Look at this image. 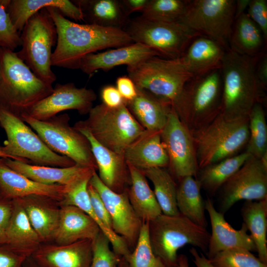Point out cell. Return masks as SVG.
<instances>
[{"mask_svg":"<svg viewBox=\"0 0 267 267\" xmlns=\"http://www.w3.org/2000/svg\"><path fill=\"white\" fill-rule=\"evenodd\" d=\"M56 29V45L51 56V65L79 69L87 55L111 47L134 43L122 29L79 24L70 21L56 8H46Z\"/></svg>","mask_w":267,"mask_h":267,"instance_id":"6da1fadb","label":"cell"},{"mask_svg":"<svg viewBox=\"0 0 267 267\" xmlns=\"http://www.w3.org/2000/svg\"><path fill=\"white\" fill-rule=\"evenodd\" d=\"M261 56L251 57L230 49L225 50L221 67L220 113L223 115L229 118L248 117L254 105L262 103L265 90L258 82L255 71Z\"/></svg>","mask_w":267,"mask_h":267,"instance_id":"7a4b0ae2","label":"cell"},{"mask_svg":"<svg viewBox=\"0 0 267 267\" xmlns=\"http://www.w3.org/2000/svg\"><path fill=\"white\" fill-rule=\"evenodd\" d=\"M17 55L0 48V105L21 115L53 91Z\"/></svg>","mask_w":267,"mask_h":267,"instance_id":"3957f363","label":"cell"},{"mask_svg":"<svg viewBox=\"0 0 267 267\" xmlns=\"http://www.w3.org/2000/svg\"><path fill=\"white\" fill-rule=\"evenodd\" d=\"M199 169L236 155L247 145L248 117L229 118L220 113L191 132Z\"/></svg>","mask_w":267,"mask_h":267,"instance_id":"277c9868","label":"cell"},{"mask_svg":"<svg viewBox=\"0 0 267 267\" xmlns=\"http://www.w3.org/2000/svg\"><path fill=\"white\" fill-rule=\"evenodd\" d=\"M148 224L152 250L166 267H177L178 251L186 245L207 253L210 233L181 214H161Z\"/></svg>","mask_w":267,"mask_h":267,"instance_id":"5b68a950","label":"cell"},{"mask_svg":"<svg viewBox=\"0 0 267 267\" xmlns=\"http://www.w3.org/2000/svg\"><path fill=\"white\" fill-rule=\"evenodd\" d=\"M0 126L7 136L2 150L11 159L32 165L55 167L76 165L70 158L50 150L22 120L20 115L0 105Z\"/></svg>","mask_w":267,"mask_h":267,"instance_id":"8992f818","label":"cell"},{"mask_svg":"<svg viewBox=\"0 0 267 267\" xmlns=\"http://www.w3.org/2000/svg\"><path fill=\"white\" fill-rule=\"evenodd\" d=\"M222 94L220 68L192 78L185 85L173 107L192 132L210 122L220 113Z\"/></svg>","mask_w":267,"mask_h":267,"instance_id":"52a82bcc","label":"cell"},{"mask_svg":"<svg viewBox=\"0 0 267 267\" xmlns=\"http://www.w3.org/2000/svg\"><path fill=\"white\" fill-rule=\"evenodd\" d=\"M136 88L170 102L174 107L193 75L179 58L154 56L127 67Z\"/></svg>","mask_w":267,"mask_h":267,"instance_id":"ba28073f","label":"cell"},{"mask_svg":"<svg viewBox=\"0 0 267 267\" xmlns=\"http://www.w3.org/2000/svg\"><path fill=\"white\" fill-rule=\"evenodd\" d=\"M88 114L86 120L77 123L87 129L101 144L120 154L147 131L125 103L115 108L101 103L92 107Z\"/></svg>","mask_w":267,"mask_h":267,"instance_id":"9c48e42d","label":"cell"},{"mask_svg":"<svg viewBox=\"0 0 267 267\" xmlns=\"http://www.w3.org/2000/svg\"><path fill=\"white\" fill-rule=\"evenodd\" d=\"M21 33L18 56L38 78L52 85L56 76L51 70L52 48L56 44L57 32L46 8L30 17Z\"/></svg>","mask_w":267,"mask_h":267,"instance_id":"30bf717a","label":"cell"},{"mask_svg":"<svg viewBox=\"0 0 267 267\" xmlns=\"http://www.w3.org/2000/svg\"><path fill=\"white\" fill-rule=\"evenodd\" d=\"M21 117L50 150L70 158L76 165L97 169L88 139L70 126L68 114L57 115L44 121L35 119L26 113L22 114Z\"/></svg>","mask_w":267,"mask_h":267,"instance_id":"8fae6325","label":"cell"},{"mask_svg":"<svg viewBox=\"0 0 267 267\" xmlns=\"http://www.w3.org/2000/svg\"><path fill=\"white\" fill-rule=\"evenodd\" d=\"M124 30L134 43L158 52L162 57L179 58L192 40L200 35L179 22L151 20L140 16L128 23Z\"/></svg>","mask_w":267,"mask_h":267,"instance_id":"7c38bea8","label":"cell"},{"mask_svg":"<svg viewBox=\"0 0 267 267\" xmlns=\"http://www.w3.org/2000/svg\"><path fill=\"white\" fill-rule=\"evenodd\" d=\"M235 9L234 0H189L180 22L227 50Z\"/></svg>","mask_w":267,"mask_h":267,"instance_id":"4fadbf2b","label":"cell"},{"mask_svg":"<svg viewBox=\"0 0 267 267\" xmlns=\"http://www.w3.org/2000/svg\"><path fill=\"white\" fill-rule=\"evenodd\" d=\"M160 135L173 177L178 180L187 176L196 178L199 168L192 134L173 106Z\"/></svg>","mask_w":267,"mask_h":267,"instance_id":"5bb4252c","label":"cell"},{"mask_svg":"<svg viewBox=\"0 0 267 267\" xmlns=\"http://www.w3.org/2000/svg\"><path fill=\"white\" fill-rule=\"evenodd\" d=\"M220 189L217 210L223 215L240 200L267 199V169L251 156Z\"/></svg>","mask_w":267,"mask_h":267,"instance_id":"9a60e30c","label":"cell"},{"mask_svg":"<svg viewBox=\"0 0 267 267\" xmlns=\"http://www.w3.org/2000/svg\"><path fill=\"white\" fill-rule=\"evenodd\" d=\"M89 183L103 201L111 219L112 230L125 240L132 251L136 244L143 222L130 203L127 189L121 193L112 191L101 181L96 171Z\"/></svg>","mask_w":267,"mask_h":267,"instance_id":"2e32d148","label":"cell"},{"mask_svg":"<svg viewBox=\"0 0 267 267\" xmlns=\"http://www.w3.org/2000/svg\"><path fill=\"white\" fill-rule=\"evenodd\" d=\"M96 98L95 92L90 89L77 88L72 83L57 84L50 94L24 113L41 121L47 120L67 110H76L80 114H86L93 107Z\"/></svg>","mask_w":267,"mask_h":267,"instance_id":"e0dca14e","label":"cell"},{"mask_svg":"<svg viewBox=\"0 0 267 267\" xmlns=\"http://www.w3.org/2000/svg\"><path fill=\"white\" fill-rule=\"evenodd\" d=\"M74 127L88 139L98 170V177L109 189L121 193L130 182L127 164L124 155L116 153L99 143L89 131L77 122Z\"/></svg>","mask_w":267,"mask_h":267,"instance_id":"ac0fdd59","label":"cell"},{"mask_svg":"<svg viewBox=\"0 0 267 267\" xmlns=\"http://www.w3.org/2000/svg\"><path fill=\"white\" fill-rule=\"evenodd\" d=\"M205 204L212 228L206 253L208 259L221 252L232 249L241 248L256 252L255 245L243 223L240 229L233 228L226 221L224 215L216 209L211 198L207 197Z\"/></svg>","mask_w":267,"mask_h":267,"instance_id":"d6986e66","label":"cell"},{"mask_svg":"<svg viewBox=\"0 0 267 267\" xmlns=\"http://www.w3.org/2000/svg\"><path fill=\"white\" fill-rule=\"evenodd\" d=\"M31 257L40 267H90L92 241L43 243Z\"/></svg>","mask_w":267,"mask_h":267,"instance_id":"ffe728a7","label":"cell"},{"mask_svg":"<svg viewBox=\"0 0 267 267\" xmlns=\"http://www.w3.org/2000/svg\"><path fill=\"white\" fill-rule=\"evenodd\" d=\"M154 56L161 57L151 47L134 43L103 52L89 54L81 60L79 69L90 75L97 70L107 71L119 65L134 66Z\"/></svg>","mask_w":267,"mask_h":267,"instance_id":"44dd1931","label":"cell"},{"mask_svg":"<svg viewBox=\"0 0 267 267\" xmlns=\"http://www.w3.org/2000/svg\"><path fill=\"white\" fill-rule=\"evenodd\" d=\"M66 186L47 185L35 181L7 166L0 158V193L2 198L14 200L31 195L51 198L59 202Z\"/></svg>","mask_w":267,"mask_h":267,"instance_id":"7402d4cb","label":"cell"},{"mask_svg":"<svg viewBox=\"0 0 267 267\" xmlns=\"http://www.w3.org/2000/svg\"><path fill=\"white\" fill-rule=\"evenodd\" d=\"M16 199L22 207L42 244L52 242L60 218L59 202L41 195Z\"/></svg>","mask_w":267,"mask_h":267,"instance_id":"603a6c76","label":"cell"},{"mask_svg":"<svg viewBox=\"0 0 267 267\" xmlns=\"http://www.w3.org/2000/svg\"><path fill=\"white\" fill-rule=\"evenodd\" d=\"M2 159L12 170L35 181L47 185L68 186L96 171L94 169L76 164L68 167H55L32 165L7 158Z\"/></svg>","mask_w":267,"mask_h":267,"instance_id":"cb8c5ba5","label":"cell"},{"mask_svg":"<svg viewBox=\"0 0 267 267\" xmlns=\"http://www.w3.org/2000/svg\"><path fill=\"white\" fill-rule=\"evenodd\" d=\"M100 231L93 220L79 208L60 205L59 222L52 242L68 244L82 240L93 241Z\"/></svg>","mask_w":267,"mask_h":267,"instance_id":"d4e9b609","label":"cell"},{"mask_svg":"<svg viewBox=\"0 0 267 267\" xmlns=\"http://www.w3.org/2000/svg\"><path fill=\"white\" fill-rule=\"evenodd\" d=\"M225 50L214 40L198 35L179 58L193 76L196 77L221 68Z\"/></svg>","mask_w":267,"mask_h":267,"instance_id":"484cf974","label":"cell"},{"mask_svg":"<svg viewBox=\"0 0 267 267\" xmlns=\"http://www.w3.org/2000/svg\"><path fill=\"white\" fill-rule=\"evenodd\" d=\"M127 164L141 170L169 166V159L160 132H146L129 145L124 152Z\"/></svg>","mask_w":267,"mask_h":267,"instance_id":"4316f807","label":"cell"},{"mask_svg":"<svg viewBox=\"0 0 267 267\" xmlns=\"http://www.w3.org/2000/svg\"><path fill=\"white\" fill-rule=\"evenodd\" d=\"M92 176V175L86 176L66 186L67 189L63 199L59 203L60 205L74 206L89 215L108 238L113 251L119 256L126 258L131 252L126 242L113 230L106 227L100 221L93 211L88 190V185Z\"/></svg>","mask_w":267,"mask_h":267,"instance_id":"83f0119b","label":"cell"},{"mask_svg":"<svg viewBox=\"0 0 267 267\" xmlns=\"http://www.w3.org/2000/svg\"><path fill=\"white\" fill-rule=\"evenodd\" d=\"M125 104L138 122L150 132L161 131L172 107L167 101L138 89L135 98Z\"/></svg>","mask_w":267,"mask_h":267,"instance_id":"f1b7e54d","label":"cell"},{"mask_svg":"<svg viewBox=\"0 0 267 267\" xmlns=\"http://www.w3.org/2000/svg\"><path fill=\"white\" fill-rule=\"evenodd\" d=\"M72 1L81 9L86 24L124 29L129 21V15L121 0Z\"/></svg>","mask_w":267,"mask_h":267,"instance_id":"f546056e","label":"cell"},{"mask_svg":"<svg viewBox=\"0 0 267 267\" xmlns=\"http://www.w3.org/2000/svg\"><path fill=\"white\" fill-rule=\"evenodd\" d=\"M12 200L13 210L6 232L5 245L30 257L42 242L19 201Z\"/></svg>","mask_w":267,"mask_h":267,"instance_id":"4dcf8cb0","label":"cell"},{"mask_svg":"<svg viewBox=\"0 0 267 267\" xmlns=\"http://www.w3.org/2000/svg\"><path fill=\"white\" fill-rule=\"evenodd\" d=\"M47 7L57 9L65 17L76 21H84L81 9L72 0H10L6 10L20 34L30 17Z\"/></svg>","mask_w":267,"mask_h":267,"instance_id":"1f68e13d","label":"cell"},{"mask_svg":"<svg viewBox=\"0 0 267 267\" xmlns=\"http://www.w3.org/2000/svg\"><path fill=\"white\" fill-rule=\"evenodd\" d=\"M266 44L260 29L247 13L235 19L228 41L229 49L242 55L255 57L266 52Z\"/></svg>","mask_w":267,"mask_h":267,"instance_id":"d6a6232c","label":"cell"},{"mask_svg":"<svg viewBox=\"0 0 267 267\" xmlns=\"http://www.w3.org/2000/svg\"><path fill=\"white\" fill-rule=\"evenodd\" d=\"M130 186L127 188L130 203L143 222H148L162 214L153 191L142 172L127 164Z\"/></svg>","mask_w":267,"mask_h":267,"instance_id":"836d02e7","label":"cell"},{"mask_svg":"<svg viewBox=\"0 0 267 267\" xmlns=\"http://www.w3.org/2000/svg\"><path fill=\"white\" fill-rule=\"evenodd\" d=\"M178 181L177 204L179 213L196 224L206 228L205 200L201 194L199 182L192 176L185 177Z\"/></svg>","mask_w":267,"mask_h":267,"instance_id":"e575fe53","label":"cell"},{"mask_svg":"<svg viewBox=\"0 0 267 267\" xmlns=\"http://www.w3.org/2000/svg\"><path fill=\"white\" fill-rule=\"evenodd\" d=\"M243 223L250 232L258 258L267 265V199L245 201L241 209Z\"/></svg>","mask_w":267,"mask_h":267,"instance_id":"d590c367","label":"cell"},{"mask_svg":"<svg viewBox=\"0 0 267 267\" xmlns=\"http://www.w3.org/2000/svg\"><path fill=\"white\" fill-rule=\"evenodd\" d=\"M251 155L245 151L199 169L196 178L201 188L214 195Z\"/></svg>","mask_w":267,"mask_h":267,"instance_id":"8d00e7d4","label":"cell"},{"mask_svg":"<svg viewBox=\"0 0 267 267\" xmlns=\"http://www.w3.org/2000/svg\"><path fill=\"white\" fill-rule=\"evenodd\" d=\"M141 171L153 185V192L162 214H180L177 204V185L171 174L163 168H152Z\"/></svg>","mask_w":267,"mask_h":267,"instance_id":"74e56055","label":"cell"},{"mask_svg":"<svg viewBox=\"0 0 267 267\" xmlns=\"http://www.w3.org/2000/svg\"><path fill=\"white\" fill-rule=\"evenodd\" d=\"M249 136L246 151L260 159L267 152V126L261 103L254 105L248 115Z\"/></svg>","mask_w":267,"mask_h":267,"instance_id":"f35d334b","label":"cell"},{"mask_svg":"<svg viewBox=\"0 0 267 267\" xmlns=\"http://www.w3.org/2000/svg\"><path fill=\"white\" fill-rule=\"evenodd\" d=\"M189 1L149 0L141 16L157 21L179 22L185 12Z\"/></svg>","mask_w":267,"mask_h":267,"instance_id":"ab89813d","label":"cell"},{"mask_svg":"<svg viewBox=\"0 0 267 267\" xmlns=\"http://www.w3.org/2000/svg\"><path fill=\"white\" fill-rule=\"evenodd\" d=\"M125 259L129 267H166L152 250L148 222H143L136 244Z\"/></svg>","mask_w":267,"mask_h":267,"instance_id":"60d3db41","label":"cell"},{"mask_svg":"<svg viewBox=\"0 0 267 267\" xmlns=\"http://www.w3.org/2000/svg\"><path fill=\"white\" fill-rule=\"evenodd\" d=\"M209 260L214 267H267L251 251L241 248L221 252Z\"/></svg>","mask_w":267,"mask_h":267,"instance_id":"b9f144b4","label":"cell"},{"mask_svg":"<svg viewBox=\"0 0 267 267\" xmlns=\"http://www.w3.org/2000/svg\"><path fill=\"white\" fill-rule=\"evenodd\" d=\"M110 242L100 231L92 241V258L90 267H118L122 257L110 247Z\"/></svg>","mask_w":267,"mask_h":267,"instance_id":"7bdbcfd3","label":"cell"},{"mask_svg":"<svg viewBox=\"0 0 267 267\" xmlns=\"http://www.w3.org/2000/svg\"><path fill=\"white\" fill-rule=\"evenodd\" d=\"M20 46V34L13 25L6 8L0 4V48L14 51Z\"/></svg>","mask_w":267,"mask_h":267,"instance_id":"ee69618b","label":"cell"},{"mask_svg":"<svg viewBox=\"0 0 267 267\" xmlns=\"http://www.w3.org/2000/svg\"><path fill=\"white\" fill-rule=\"evenodd\" d=\"M247 14L262 31L267 41V0H250Z\"/></svg>","mask_w":267,"mask_h":267,"instance_id":"f6af8a7d","label":"cell"},{"mask_svg":"<svg viewBox=\"0 0 267 267\" xmlns=\"http://www.w3.org/2000/svg\"><path fill=\"white\" fill-rule=\"evenodd\" d=\"M88 190L95 214L106 227L113 230L111 217L100 195L89 183L88 185Z\"/></svg>","mask_w":267,"mask_h":267,"instance_id":"bcb514c9","label":"cell"},{"mask_svg":"<svg viewBox=\"0 0 267 267\" xmlns=\"http://www.w3.org/2000/svg\"><path fill=\"white\" fill-rule=\"evenodd\" d=\"M28 258L6 245H0V267H22Z\"/></svg>","mask_w":267,"mask_h":267,"instance_id":"7dc6e473","label":"cell"},{"mask_svg":"<svg viewBox=\"0 0 267 267\" xmlns=\"http://www.w3.org/2000/svg\"><path fill=\"white\" fill-rule=\"evenodd\" d=\"M12 210V200L0 199V245L5 244L6 232Z\"/></svg>","mask_w":267,"mask_h":267,"instance_id":"c3c4849f","label":"cell"},{"mask_svg":"<svg viewBox=\"0 0 267 267\" xmlns=\"http://www.w3.org/2000/svg\"><path fill=\"white\" fill-rule=\"evenodd\" d=\"M116 88L125 103L132 100L137 95V89L132 80L128 76L118 77Z\"/></svg>","mask_w":267,"mask_h":267,"instance_id":"681fc988","label":"cell"},{"mask_svg":"<svg viewBox=\"0 0 267 267\" xmlns=\"http://www.w3.org/2000/svg\"><path fill=\"white\" fill-rule=\"evenodd\" d=\"M102 103L106 106L115 108L125 103L116 87L108 85L104 87L101 91Z\"/></svg>","mask_w":267,"mask_h":267,"instance_id":"f907efd6","label":"cell"},{"mask_svg":"<svg viewBox=\"0 0 267 267\" xmlns=\"http://www.w3.org/2000/svg\"><path fill=\"white\" fill-rule=\"evenodd\" d=\"M256 75L262 87L266 90L267 86V55L265 52L258 59L256 65Z\"/></svg>","mask_w":267,"mask_h":267,"instance_id":"816d5d0a","label":"cell"},{"mask_svg":"<svg viewBox=\"0 0 267 267\" xmlns=\"http://www.w3.org/2000/svg\"><path fill=\"white\" fill-rule=\"evenodd\" d=\"M149 0H122V4L129 15L133 12H142Z\"/></svg>","mask_w":267,"mask_h":267,"instance_id":"f5cc1de1","label":"cell"},{"mask_svg":"<svg viewBox=\"0 0 267 267\" xmlns=\"http://www.w3.org/2000/svg\"><path fill=\"white\" fill-rule=\"evenodd\" d=\"M189 252L193 258V261L196 267H214L209 259L203 254L199 253L196 248H191Z\"/></svg>","mask_w":267,"mask_h":267,"instance_id":"db71d44e","label":"cell"},{"mask_svg":"<svg viewBox=\"0 0 267 267\" xmlns=\"http://www.w3.org/2000/svg\"><path fill=\"white\" fill-rule=\"evenodd\" d=\"M250 0H235V19L244 13L247 9Z\"/></svg>","mask_w":267,"mask_h":267,"instance_id":"11a10c76","label":"cell"},{"mask_svg":"<svg viewBox=\"0 0 267 267\" xmlns=\"http://www.w3.org/2000/svg\"><path fill=\"white\" fill-rule=\"evenodd\" d=\"M177 267H189L188 258L184 254L178 255Z\"/></svg>","mask_w":267,"mask_h":267,"instance_id":"9f6ffc18","label":"cell"},{"mask_svg":"<svg viewBox=\"0 0 267 267\" xmlns=\"http://www.w3.org/2000/svg\"><path fill=\"white\" fill-rule=\"evenodd\" d=\"M22 267H40L31 257L28 258L23 263Z\"/></svg>","mask_w":267,"mask_h":267,"instance_id":"6f0895ef","label":"cell"},{"mask_svg":"<svg viewBox=\"0 0 267 267\" xmlns=\"http://www.w3.org/2000/svg\"><path fill=\"white\" fill-rule=\"evenodd\" d=\"M259 160L262 166L267 169V152H265Z\"/></svg>","mask_w":267,"mask_h":267,"instance_id":"680465c9","label":"cell"},{"mask_svg":"<svg viewBox=\"0 0 267 267\" xmlns=\"http://www.w3.org/2000/svg\"><path fill=\"white\" fill-rule=\"evenodd\" d=\"M0 158H10V157L5 154L2 150V146L0 144Z\"/></svg>","mask_w":267,"mask_h":267,"instance_id":"91938a15","label":"cell"},{"mask_svg":"<svg viewBox=\"0 0 267 267\" xmlns=\"http://www.w3.org/2000/svg\"><path fill=\"white\" fill-rule=\"evenodd\" d=\"M118 267H129L128 263L123 257H122Z\"/></svg>","mask_w":267,"mask_h":267,"instance_id":"94428289","label":"cell"},{"mask_svg":"<svg viewBox=\"0 0 267 267\" xmlns=\"http://www.w3.org/2000/svg\"><path fill=\"white\" fill-rule=\"evenodd\" d=\"M0 198H1V195H0Z\"/></svg>","mask_w":267,"mask_h":267,"instance_id":"6125c7cd","label":"cell"}]
</instances>
